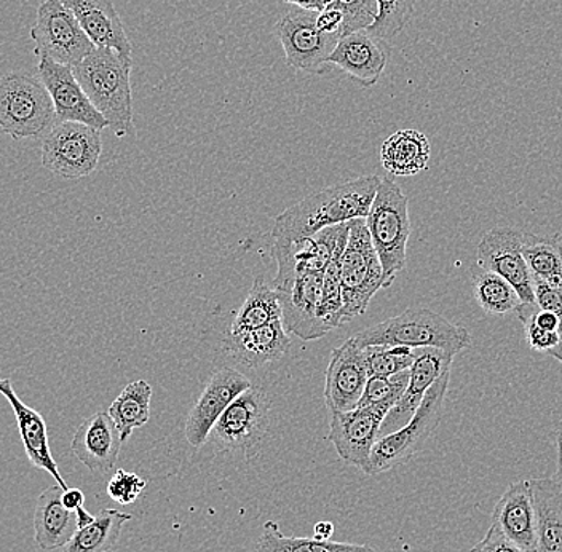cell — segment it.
I'll use <instances>...</instances> for the list:
<instances>
[{"mask_svg": "<svg viewBox=\"0 0 562 552\" xmlns=\"http://www.w3.org/2000/svg\"><path fill=\"white\" fill-rule=\"evenodd\" d=\"M372 245L384 270V290L406 267L411 237L409 200L392 178H382L367 217Z\"/></svg>", "mask_w": 562, "mask_h": 552, "instance_id": "cell-4", "label": "cell"}, {"mask_svg": "<svg viewBox=\"0 0 562 552\" xmlns=\"http://www.w3.org/2000/svg\"><path fill=\"white\" fill-rule=\"evenodd\" d=\"M449 383H451V369L431 385L419 409L402 430L390 432L378 439L369 460L368 476H378L393 467L404 465L424 448L427 439L441 424Z\"/></svg>", "mask_w": 562, "mask_h": 552, "instance_id": "cell-6", "label": "cell"}, {"mask_svg": "<svg viewBox=\"0 0 562 552\" xmlns=\"http://www.w3.org/2000/svg\"><path fill=\"white\" fill-rule=\"evenodd\" d=\"M409 383V371L390 375V378H369L367 388L357 407L372 406L379 403L396 404L402 399Z\"/></svg>", "mask_w": 562, "mask_h": 552, "instance_id": "cell-37", "label": "cell"}, {"mask_svg": "<svg viewBox=\"0 0 562 552\" xmlns=\"http://www.w3.org/2000/svg\"><path fill=\"white\" fill-rule=\"evenodd\" d=\"M103 153L101 129L79 122H59L42 140V165L65 179L87 178Z\"/></svg>", "mask_w": 562, "mask_h": 552, "instance_id": "cell-10", "label": "cell"}, {"mask_svg": "<svg viewBox=\"0 0 562 552\" xmlns=\"http://www.w3.org/2000/svg\"><path fill=\"white\" fill-rule=\"evenodd\" d=\"M430 140L417 129H402L393 133L382 144V167L392 176H417L427 170L430 161Z\"/></svg>", "mask_w": 562, "mask_h": 552, "instance_id": "cell-27", "label": "cell"}, {"mask_svg": "<svg viewBox=\"0 0 562 552\" xmlns=\"http://www.w3.org/2000/svg\"><path fill=\"white\" fill-rule=\"evenodd\" d=\"M344 16V35L369 30L379 16L378 0H333Z\"/></svg>", "mask_w": 562, "mask_h": 552, "instance_id": "cell-38", "label": "cell"}, {"mask_svg": "<svg viewBox=\"0 0 562 552\" xmlns=\"http://www.w3.org/2000/svg\"><path fill=\"white\" fill-rule=\"evenodd\" d=\"M63 488L58 484L42 492L34 512V538L41 550L65 548L77 532L76 512L63 505Z\"/></svg>", "mask_w": 562, "mask_h": 552, "instance_id": "cell-26", "label": "cell"}, {"mask_svg": "<svg viewBox=\"0 0 562 552\" xmlns=\"http://www.w3.org/2000/svg\"><path fill=\"white\" fill-rule=\"evenodd\" d=\"M55 123V105L41 79L21 70L0 79V129L10 138H42Z\"/></svg>", "mask_w": 562, "mask_h": 552, "instance_id": "cell-5", "label": "cell"}, {"mask_svg": "<svg viewBox=\"0 0 562 552\" xmlns=\"http://www.w3.org/2000/svg\"><path fill=\"white\" fill-rule=\"evenodd\" d=\"M270 409L272 401L262 388L246 390L217 418L209 436L211 448L216 452L240 453L248 462L255 459L269 432Z\"/></svg>", "mask_w": 562, "mask_h": 552, "instance_id": "cell-9", "label": "cell"}, {"mask_svg": "<svg viewBox=\"0 0 562 552\" xmlns=\"http://www.w3.org/2000/svg\"><path fill=\"white\" fill-rule=\"evenodd\" d=\"M492 523L526 551L537 552V516L530 481L509 484L495 505Z\"/></svg>", "mask_w": 562, "mask_h": 552, "instance_id": "cell-22", "label": "cell"}, {"mask_svg": "<svg viewBox=\"0 0 562 552\" xmlns=\"http://www.w3.org/2000/svg\"><path fill=\"white\" fill-rule=\"evenodd\" d=\"M291 346L290 336L283 322L270 323L245 333L228 334L226 350L228 357L246 368L259 369L279 361Z\"/></svg>", "mask_w": 562, "mask_h": 552, "instance_id": "cell-25", "label": "cell"}, {"mask_svg": "<svg viewBox=\"0 0 562 552\" xmlns=\"http://www.w3.org/2000/svg\"><path fill=\"white\" fill-rule=\"evenodd\" d=\"M146 488V481L138 474L117 470L108 483V495L122 506L136 503Z\"/></svg>", "mask_w": 562, "mask_h": 552, "instance_id": "cell-39", "label": "cell"}, {"mask_svg": "<svg viewBox=\"0 0 562 552\" xmlns=\"http://www.w3.org/2000/svg\"><path fill=\"white\" fill-rule=\"evenodd\" d=\"M334 533V526L328 520H322V522L315 523L314 538L316 540H331Z\"/></svg>", "mask_w": 562, "mask_h": 552, "instance_id": "cell-45", "label": "cell"}, {"mask_svg": "<svg viewBox=\"0 0 562 552\" xmlns=\"http://www.w3.org/2000/svg\"><path fill=\"white\" fill-rule=\"evenodd\" d=\"M525 232L508 225L491 228L477 245L476 262L484 272L497 273L507 280L522 305H537L533 278L522 256Z\"/></svg>", "mask_w": 562, "mask_h": 552, "instance_id": "cell-13", "label": "cell"}, {"mask_svg": "<svg viewBox=\"0 0 562 552\" xmlns=\"http://www.w3.org/2000/svg\"><path fill=\"white\" fill-rule=\"evenodd\" d=\"M522 256L532 278L562 288V252L557 235L547 238L525 232Z\"/></svg>", "mask_w": 562, "mask_h": 552, "instance_id": "cell-33", "label": "cell"}, {"mask_svg": "<svg viewBox=\"0 0 562 552\" xmlns=\"http://www.w3.org/2000/svg\"><path fill=\"white\" fill-rule=\"evenodd\" d=\"M61 500L66 508L76 512V509H79L86 503V495L80 488H66V491H63Z\"/></svg>", "mask_w": 562, "mask_h": 552, "instance_id": "cell-44", "label": "cell"}, {"mask_svg": "<svg viewBox=\"0 0 562 552\" xmlns=\"http://www.w3.org/2000/svg\"><path fill=\"white\" fill-rule=\"evenodd\" d=\"M0 395L9 401L10 407L15 413L18 430H20L27 459L35 467L47 471L50 476L55 477L56 484L63 491L69 488L53 459L50 439H48L47 424H45L44 417L18 397L12 380L0 379Z\"/></svg>", "mask_w": 562, "mask_h": 552, "instance_id": "cell-23", "label": "cell"}, {"mask_svg": "<svg viewBox=\"0 0 562 552\" xmlns=\"http://www.w3.org/2000/svg\"><path fill=\"white\" fill-rule=\"evenodd\" d=\"M522 326L526 329L527 342L532 350L550 353L561 343V333H557V330L539 328L532 319H526Z\"/></svg>", "mask_w": 562, "mask_h": 552, "instance_id": "cell-41", "label": "cell"}, {"mask_svg": "<svg viewBox=\"0 0 562 552\" xmlns=\"http://www.w3.org/2000/svg\"><path fill=\"white\" fill-rule=\"evenodd\" d=\"M369 380L367 350L353 337L334 348L325 380V401L329 414L357 409Z\"/></svg>", "mask_w": 562, "mask_h": 552, "instance_id": "cell-15", "label": "cell"}, {"mask_svg": "<svg viewBox=\"0 0 562 552\" xmlns=\"http://www.w3.org/2000/svg\"><path fill=\"white\" fill-rule=\"evenodd\" d=\"M318 10L291 9L276 26L286 65L308 74H323L339 35L323 33L316 23Z\"/></svg>", "mask_w": 562, "mask_h": 552, "instance_id": "cell-12", "label": "cell"}, {"mask_svg": "<svg viewBox=\"0 0 562 552\" xmlns=\"http://www.w3.org/2000/svg\"><path fill=\"white\" fill-rule=\"evenodd\" d=\"M379 184V176H360L305 196L277 216L273 240L299 241L333 225L367 219Z\"/></svg>", "mask_w": 562, "mask_h": 552, "instance_id": "cell-1", "label": "cell"}, {"mask_svg": "<svg viewBox=\"0 0 562 552\" xmlns=\"http://www.w3.org/2000/svg\"><path fill=\"white\" fill-rule=\"evenodd\" d=\"M477 305L490 315L504 316L518 311L521 298L515 288L497 273L484 272L476 278L473 288Z\"/></svg>", "mask_w": 562, "mask_h": 552, "instance_id": "cell-34", "label": "cell"}, {"mask_svg": "<svg viewBox=\"0 0 562 552\" xmlns=\"http://www.w3.org/2000/svg\"><path fill=\"white\" fill-rule=\"evenodd\" d=\"M132 519V515L119 509H103L93 522L77 529L63 552H109L117 544L123 526Z\"/></svg>", "mask_w": 562, "mask_h": 552, "instance_id": "cell-29", "label": "cell"}, {"mask_svg": "<svg viewBox=\"0 0 562 552\" xmlns=\"http://www.w3.org/2000/svg\"><path fill=\"white\" fill-rule=\"evenodd\" d=\"M533 294L540 311L554 313L562 319V288L533 278Z\"/></svg>", "mask_w": 562, "mask_h": 552, "instance_id": "cell-40", "label": "cell"}, {"mask_svg": "<svg viewBox=\"0 0 562 552\" xmlns=\"http://www.w3.org/2000/svg\"><path fill=\"white\" fill-rule=\"evenodd\" d=\"M395 407L392 403L357 407L349 413H331L329 441L337 455L351 466L367 473L371 452L381 438V428L386 414Z\"/></svg>", "mask_w": 562, "mask_h": 552, "instance_id": "cell-14", "label": "cell"}, {"mask_svg": "<svg viewBox=\"0 0 562 552\" xmlns=\"http://www.w3.org/2000/svg\"><path fill=\"white\" fill-rule=\"evenodd\" d=\"M255 552H375L364 544L337 543L316 538L284 537L276 520H267L262 527Z\"/></svg>", "mask_w": 562, "mask_h": 552, "instance_id": "cell-32", "label": "cell"}, {"mask_svg": "<svg viewBox=\"0 0 562 552\" xmlns=\"http://www.w3.org/2000/svg\"><path fill=\"white\" fill-rule=\"evenodd\" d=\"M349 240V223L323 228L299 241L276 240L272 256L297 272H326L339 246Z\"/></svg>", "mask_w": 562, "mask_h": 552, "instance_id": "cell-21", "label": "cell"}, {"mask_svg": "<svg viewBox=\"0 0 562 552\" xmlns=\"http://www.w3.org/2000/svg\"><path fill=\"white\" fill-rule=\"evenodd\" d=\"M251 386V380L237 369L224 368L217 371L193 404L186 420L184 435L189 444L195 449L203 448L209 442L210 432L217 418Z\"/></svg>", "mask_w": 562, "mask_h": 552, "instance_id": "cell-16", "label": "cell"}, {"mask_svg": "<svg viewBox=\"0 0 562 552\" xmlns=\"http://www.w3.org/2000/svg\"><path fill=\"white\" fill-rule=\"evenodd\" d=\"M557 240H558V243H560V248H561V252H562V232H561V234L557 235ZM548 354H550V357H553L554 360L560 361V363L562 364V333H561L560 346L554 348V350H551L550 353H548Z\"/></svg>", "mask_w": 562, "mask_h": 552, "instance_id": "cell-48", "label": "cell"}, {"mask_svg": "<svg viewBox=\"0 0 562 552\" xmlns=\"http://www.w3.org/2000/svg\"><path fill=\"white\" fill-rule=\"evenodd\" d=\"M279 319H281V305L277 291L262 278H256L255 284L232 322L228 334L261 328Z\"/></svg>", "mask_w": 562, "mask_h": 552, "instance_id": "cell-31", "label": "cell"}, {"mask_svg": "<svg viewBox=\"0 0 562 552\" xmlns=\"http://www.w3.org/2000/svg\"><path fill=\"white\" fill-rule=\"evenodd\" d=\"M557 450H558V463H557V473H554L553 480L557 481L558 485L562 488V430L558 432L557 439Z\"/></svg>", "mask_w": 562, "mask_h": 552, "instance_id": "cell-46", "label": "cell"}, {"mask_svg": "<svg viewBox=\"0 0 562 552\" xmlns=\"http://www.w3.org/2000/svg\"><path fill=\"white\" fill-rule=\"evenodd\" d=\"M389 44L369 34L368 30L357 31L340 37L329 56L328 65L336 66L361 87L375 86L384 72L390 58Z\"/></svg>", "mask_w": 562, "mask_h": 552, "instance_id": "cell-19", "label": "cell"}, {"mask_svg": "<svg viewBox=\"0 0 562 552\" xmlns=\"http://www.w3.org/2000/svg\"><path fill=\"white\" fill-rule=\"evenodd\" d=\"M150 399H153V386L146 380H135L123 388L121 395L115 397L114 403L109 407L108 413L121 432L123 442L133 435V431L149 421Z\"/></svg>", "mask_w": 562, "mask_h": 552, "instance_id": "cell-30", "label": "cell"}, {"mask_svg": "<svg viewBox=\"0 0 562 552\" xmlns=\"http://www.w3.org/2000/svg\"><path fill=\"white\" fill-rule=\"evenodd\" d=\"M537 516V552H562V488L551 477L530 480Z\"/></svg>", "mask_w": 562, "mask_h": 552, "instance_id": "cell-28", "label": "cell"}, {"mask_svg": "<svg viewBox=\"0 0 562 552\" xmlns=\"http://www.w3.org/2000/svg\"><path fill=\"white\" fill-rule=\"evenodd\" d=\"M379 16L368 33L382 41L396 37L414 15L417 0H378Z\"/></svg>", "mask_w": 562, "mask_h": 552, "instance_id": "cell-36", "label": "cell"}, {"mask_svg": "<svg viewBox=\"0 0 562 552\" xmlns=\"http://www.w3.org/2000/svg\"><path fill=\"white\" fill-rule=\"evenodd\" d=\"M273 290L279 295L284 328L302 340H318L331 333L323 316L325 272H297L277 262Z\"/></svg>", "mask_w": 562, "mask_h": 552, "instance_id": "cell-8", "label": "cell"}, {"mask_svg": "<svg viewBox=\"0 0 562 552\" xmlns=\"http://www.w3.org/2000/svg\"><path fill=\"white\" fill-rule=\"evenodd\" d=\"M340 291H342V323L363 315L372 297L384 290V270L372 245L367 219L349 223V240L340 256Z\"/></svg>", "mask_w": 562, "mask_h": 552, "instance_id": "cell-7", "label": "cell"}, {"mask_svg": "<svg viewBox=\"0 0 562 552\" xmlns=\"http://www.w3.org/2000/svg\"><path fill=\"white\" fill-rule=\"evenodd\" d=\"M132 68V58H125L111 48L100 47H94L86 59L72 68L88 100L119 138L135 135L130 82Z\"/></svg>", "mask_w": 562, "mask_h": 552, "instance_id": "cell-2", "label": "cell"}, {"mask_svg": "<svg viewBox=\"0 0 562 552\" xmlns=\"http://www.w3.org/2000/svg\"><path fill=\"white\" fill-rule=\"evenodd\" d=\"M351 337L363 348L402 346L416 350L434 347L449 351L454 357L472 346V334L469 330L425 307L407 308L402 315L378 323Z\"/></svg>", "mask_w": 562, "mask_h": 552, "instance_id": "cell-3", "label": "cell"}, {"mask_svg": "<svg viewBox=\"0 0 562 552\" xmlns=\"http://www.w3.org/2000/svg\"><path fill=\"white\" fill-rule=\"evenodd\" d=\"M452 361H454V354L449 351L434 347L416 348V360L409 369L406 392L395 407L386 414L381 428V438L390 432L402 430L419 409L431 385L452 368Z\"/></svg>", "mask_w": 562, "mask_h": 552, "instance_id": "cell-18", "label": "cell"}, {"mask_svg": "<svg viewBox=\"0 0 562 552\" xmlns=\"http://www.w3.org/2000/svg\"><path fill=\"white\" fill-rule=\"evenodd\" d=\"M123 441L109 413L88 417L70 442L76 459L93 473L109 474L115 470Z\"/></svg>", "mask_w": 562, "mask_h": 552, "instance_id": "cell-20", "label": "cell"}, {"mask_svg": "<svg viewBox=\"0 0 562 552\" xmlns=\"http://www.w3.org/2000/svg\"><path fill=\"white\" fill-rule=\"evenodd\" d=\"M316 23H318V27L323 33L342 37L344 16L340 10L336 9L331 3L326 5L325 9L319 10L318 16H316Z\"/></svg>", "mask_w": 562, "mask_h": 552, "instance_id": "cell-43", "label": "cell"}, {"mask_svg": "<svg viewBox=\"0 0 562 552\" xmlns=\"http://www.w3.org/2000/svg\"><path fill=\"white\" fill-rule=\"evenodd\" d=\"M76 15L94 47L111 48L132 58V42L112 0H61Z\"/></svg>", "mask_w": 562, "mask_h": 552, "instance_id": "cell-24", "label": "cell"}, {"mask_svg": "<svg viewBox=\"0 0 562 552\" xmlns=\"http://www.w3.org/2000/svg\"><path fill=\"white\" fill-rule=\"evenodd\" d=\"M76 516L77 526H79V529H82V527L88 526V523H91L94 520V516L90 515V512H88L83 506H80L79 509H76Z\"/></svg>", "mask_w": 562, "mask_h": 552, "instance_id": "cell-47", "label": "cell"}, {"mask_svg": "<svg viewBox=\"0 0 562 552\" xmlns=\"http://www.w3.org/2000/svg\"><path fill=\"white\" fill-rule=\"evenodd\" d=\"M364 350L369 378H390L409 371L416 360V350L409 347L375 346Z\"/></svg>", "mask_w": 562, "mask_h": 552, "instance_id": "cell-35", "label": "cell"}, {"mask_svg": "<svg viewBox=\"0 0 562 552\" xmlns=\"http://www.w3.org/2000/svg\"><path fill=\"white\" fill-rule=\"evenodd\" d=\"M31 38L38 58L45 56L70 68L94 50L93 42L61 0H44L41 3Z\"/></svg>", "mask_w": 562, "mask_h": 552, "instance_id": "cell-11", "label": "cell"}, {"mask_svg": "<svg viewBox=\"0 0 562 552\" xmlns=\"http://www.w3.org/2000/svg\"><path fill=\"white\" fill-rule=\"evenodd\" d=\"M470 552H529L504 536L498 527L491 523L490 530L480 543L474 544Z\"/></svg>", "mask_w": 562, "mask_h": 552, "instance_id": "cell-42", "label": "cell"}, {"mask_svg": "<svg viewBox=\"0 0 562 552\" xmlns=\"http://www.w3.org/2000/svg\"><path fill=\"white\" fill-rule=\"evenodd\" d=\"M37 70L55 105L56 123L79 122L97 129L108 128V122L88 100L70 66L41 56Z\"/></svg>", "mask_w": 562, "mask_h": 552, "instance_id": "cell-17", "label": "cell"}]
</instances>
